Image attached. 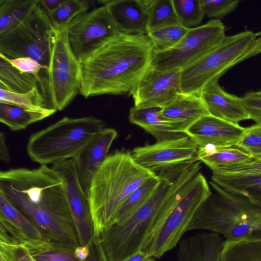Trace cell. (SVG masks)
Masks as SVG:
<instances>
[{
	"mask_svg": "<svg viewBox=\"0 0 261 261\" xmlns=\"http://www.w3.org/2000/svg\"><path fill=\"white\" fill-rule=\"evenodd\" d=\"M205 15L212 19L219 20L235 10L238 0H200Z\"/></svg>",
	"mask_w": 261,
	"mask_h": 261,
	"instance_id": "obj_38",
	"label": "cell"
},
{
	"mask_svg": "<svg viewBox=\"0 0 261 261\" xmlns=\"http://www.w3.org/2000/svg\"><path fill=\"white\" fill-rule=\"evenodd\" d=\"M0 192L39 230L43 240L73 250L80 246L59 171L47 165L2 171Z\"/></svg>",
	"mask_w": 261,
	"mask_h": 261,
	"instance_id": "obj_1",
	"label": "cell"
},
{
	"mask_svg": "<svg viewBox=\"0 0 261 261\" xmlns=\"http://www.w3.org/2000/svg\"><path fill=\"white\" fill-rule=\"evenodd\" d=\"M224 241L212 232L189 236L179 241L177 261H220Z\"/></svg>",
	"mask_w": 261,
	"mask_h": 261,
	"instance_id": "obj_22",
	"label": "cell"
},
{
	"mask_svg": "<svg viewBox=\"0 0 261 261\" xmlns=\"http://www.w3.org/2000/svg\"><path fill=\"white\" fill-rule=\"evenodd\" d=\"M40 0H0V36L21 23Z\"/></svg>",
	"mask_w": 261,
	"mask_h": 261,
	"instance_id": "obj_29",
	"label": "cell"
},
{
	"mask_svg": "<svg viewBox=\"0 0 261 261\" xmlns=\"http://www.w3.org/2000/svg\"><path fill=\"white\" fill-rule=\"evenodd\" d=\"M37 79L11 64L0 53V89L16 93H26L38 87Z\"/></svg>",
	"mask_w": 261,
	"mask_h": 261,
	"instance_id": "obj_27",
	"label": "cell"
},
{
	"mask_svg": "<svg viewBox=\"0 0 261 261\" xmlns=\"http://www.w3.org/2000/svg\"><path fill=\"white\" fill-rule=\"evenodd\" d=\"M189 29L181 24L172 25L150 31L147 35L152 44L153 52H161L176 45Z\"/></svg>",
	"mask_w": 261,
	"mask_h": 261,
	"instance_id": "obj_33",
	"label": "cell"
},
{
	"mask_svg": "<svg viewBox=\"0 0 261 261\" xmlns=\"http://www.w3.org/2000/svg\"><path fill=\"white\" fill-rule=\"evenodd\" d=\"M188 163L159 173L161 181L150 197L123 222L99 235L108 261H124L142 250L169 216L190 181L181 176Z\"/></svg>",
	"mask_w": 261,
	"mask_h": 261,
	"instance_id": "obj_3",
	"label": "cell"
},
{
	"mask_svg": "<svg viewBox=\"0 0 261 261\" xmlns=\"http://www.w3.org/2000/svg\"><path fill=\"white\" fill-rule=\"evenodd\" d=\"M251 161L213 171V175L242 177L261 175V155H252Z\"/></svg>",
	"mask_w": 261,
	"mask_h": 261,
	"instance_id": "obj_37",
	"label": "cell"
},
{
	"mask_svg": "<svg viewBox=\"0 0 261 261\" xmlns=\"http://www.w3.org/2000/svg\"><path fill=\"white\" fill-rule=\"evenodd\" d=\"M261 53V30L226 36L214 50L181 72L182 93L197 94L237 64Z\"/></svg>",
	"mask_w": 261,
	"mask_h": 261,
	"instance_id": "obj_7",
	"label": "cell"
},
{
	"mask_svg": "<svg viewBox=\"0 0 261 261\" xmlns=\"http://www.w3.org/2000/svg\"><path fill=\"white\" fill-rule=\"evenodd\" d=\"M16 261H36L30 254L23 244H12Z\"/></svg>",
	"mask_w": 261,
	"mask_h": 261,
	"instance_id": "obj_43",
	"label": "cell"
},
{
	"mask_svg": "<svg viewBox=\"0 0 261 261\" xmlns=\"http://www.w3.org/2000/svg\"><path fill=\"white\" fill-rule=\"evenodd\" d=\"M261 93V90L259 91Z\"/></svg>",
	"mask_w": 261,
	"mask_h": 261,
	"instance_id": "obj_49",
	"label": "cell"
},
{
	"mask_svg": "<svg viewBox=\"0 0 261 261\" xmlns=\"http://www.w3.org/2000/svg\"><path fill=\"white\" fill-rule=\"evenodd\" d=\"M65 0H40V4L48 14L55 12Z\"/></svg>",
	"mask_w": 261,
	"mask_h": 261,
	"instance_id": "obj_45",
	"label": "cell"
},
{
	"mask_svg": "<svg viewBox=\"0 0 261 261\" xmlns=\"http://www.w3.org/2000/svg\"><path fill=\"white\" fill-rule=\"evenodd\" d=\"M5 58L18 70L35 76L38 80L41 92L42 82L40 74H42L47 89V76L42 65L35 60L30 57L9 58L3 55Z\"/></svg>",
	"mask_w": 261,
	"mask_h": 261,
	"instance_id": "obj_40",
	"label": "cell"
},
{
	"mask_svg": "<svg viewBox=\"0 0 261 261\" xmlns=\"http://www.w3.org/2000/svg\"><path fill=\"white\" fill-rule=\"evenodd\" d=\"M162 114L180 133L186 130L202 117L210 115L199 95L180 93L168 106L162 109Z\"/></svg>",
	"mask_w": 261,
	"mask_h": 261,
	"instance_id": "obj_21",
	"label": "cell"
},
{
	"mask_svg": "<svg viewBox=\"0 0 261 261\" xmlns=\"http://www.w3.org/2000/svg\"><path fill=\"white\" fill-rule=\"evenodd\" d=\"M151 0H100L120 32L147 35L148 9Z\"/></svg>",
	"mask_w": 261,
	"mask_h": 261,
	"instance_id": "obj_19",
	"label": "cell"
},
{
	"mask_svg": "<svg viewBox=\"0 0 261 261\" xmlns=\"http://www.w3.org/2000/svg\"><path fill=\"white\" fill-rule=\"evenodd\" d=\"M153 53L147 35L120 33L81 62L79 93L86 98L130 94L149 66Z\"/></svg>",
	"mask_w": 261,
	"mask_h": 261,
	"instance_id": "obj_2",
	"label": "cell"
},
{
	"mask_svg": "<svg viewBox=\"0 0 261 261\" xmlns=\"http://www.w3.org/2000/svg\"><path fill=\"white\" fill-rule=\"evenodd\" d=\"M117 136L115 129L102 128L73 159L80 184L88 196L92 179Z\"/></svg>",
	"mask_w": 261,
	"mask_h": 261,
	"instance_id": "obj_16",
	"label": "cell"
},
{
	"mask_svg": "<svg viewBox=\"0 0 261 261\" xmlns=\"http://www.w3.org/2000/svg\"><path fill=\"white\" fill-rule=\"evenodd\" d=\"M180 24L190 29L200 24L205 13L200 0H172Z\"/></svg>",
	"mask_w": 261,
	"mask_h": 261,
	"instance_id": "obj_36",
	"label": "cell"
},
{
	"mask_svg": "<svg viewBox=\"0 0 261 261\" xmlns=\"http://www.w3.org/2000/svg\"><path fill=\"white\" fill-rule=\"evenodd\" d=\"M74 254L76 258L80 260H84L89 254V248L87 246L80 245L74 250Z\"/></svg>",
	"mask_w": 261,
	"mask_h": 261,
	"instance_id": "obj_48",
	"label": "cell"
},
{
	"mask_svg": "<svg viewBox=\"0 0 261 261\" xmlns=\"http://www.w3.org/2000/svg\"><path fill=\"white\" fill-rule=\"evenodd\" d=\"M252 159V155L239 148L213 145L198 147L197 155V160L204 163L212 171L219 168L246 163Z\"/></svg>",
	"mask_w": 261,
	"mask_h": 261,
	"instance_id": "obj_24",
	"label": "cell"
},
{
	"mask_svg": "<svg viewBox=\"0 0 261 261\" xmlns=\"http://www.w3.org/2000/svg\"><path fill=\"white\" fill-rule=\"evenodd\" d=\"M181 72L179 69L160 71L149 65L129 94L134 106L163 109L170 105L182 93Z\"/></svg>",
	"mask_w": 261,
	"mask_h": 261,
	"instance_id": "obj_14",
	"label": "cell"
},
{
	"mask_svg": "<svg viewBox=\"0 0 261 261\" xmlns=\"http://www.w3.org/2000/svg\"><path fill=\"white\" fill-rule=\"evenodd\" d=\"M162 108L133 107L129 110L130 122L151 134L157 140L162 141L187 135L179 132L163 117Z\"/></svg>",
	"mask_w": 261,
	"mask_h": 261,
	"instance_id": "obj_23",
	"label": "cell"
},
{
	"mask_svg": "<svg viewBox=\"0 0 261 261\" xmlns=\"http://www.w3.org/2000/svg\"><path fill=\"white\" fill-rule=\"evenodd\" d=\"M54 30L39 3L21 23L0 36V53L11 59L30 57L35 60L47 76Z\"/></svg>",
	"mask_w": 261,
	"mask_h": 261,
	"instance_id": "obj_8",
	"label": "cell"
},
{
	"mask_svg": "<svg viewBox=\"0 0 261 261\" xmlns=\"http://www.w3.org/2000/svg\"><path fill=\"white\" fill-rule=\"evenodd\" d=\"M198 146L186 135L134 148L137 164L156 174L180 165L197 161Z\"/></svg>",
	"mask_w": 261,
	"mask_h": 261,
	"instance_id": "obj_13",
	"label": "cell"
},
{
	"mask_svg": "<svg viewBox=\"0 0 261 261\" xmlns=\"http://www.w3.org/2000/svg\"><path fill=\"white\" fill-rule=\"evenodd\" d=\"M252 155H261V125L246 127L244 136L236 146Z\"/></svg>",
	"mask_w": 261,
	"mask_h": 261,
	"instance_id": "obj_39",
	"label": "cell"
},
{
	"mask_svg": "<svg viewBox=\"0 0 261 261\" xmlns=\"http://www.w3.org/2000/svg\"><path fill=\"white\" fill-rule=\"evenodd\" d=\"M124 261H155V258L146 252L141 250Z\"/></svg>",
	"mask_w": 261,
	"mask_h": 261,
	"instance_id": "obj_47",
	"label": "cell"
},
{
	"mask_svg": "<svg viewBox=\"0 0 261 261\" xmlns=\"http://www.w3.org/2000/svg\"><path fill=\"white\" fill-rule=\"evenodd\" d=\"M212 181L225 190L243 196L261 206V175L221 177L212 175Z\"/></svg>",
	"mask_w": 261,
	"mask_h": 261,
	"instance_id": "obj_26",
	"label": "cell"
},
{
	"mask_svg": "<svg viewBox=\"0 0 261 261\" xmlns=\"http://www.w3.org/2000/svg\"><path fill=\"white\" fill-rule=\"evenodd\" d=\"M160 181L156 174L132 192L118 207L113 224L121 223L135 213L150 197Z\"/></svg>",
	"mask_w": 261,
	"mask_h": 261,
	"instance_id": "obj_28",
	"label": "cell"
},
{
	"mask_svg": "<svg viewBox=\"0 0 261 261\" xmlns=\"http://www.w3.org/2000/svg\"><path fill=\"white\" fill-rule=\"evenodd\" d=\"M241 99L249 113L250 119L261 125V93L259 91L248 92Z\"/></svg>",
	"mask_w": 261,
	"mask_h": 261,
	"instance_id": "obj_41",
	"label": "cell"
},
{
	"mask_svg": "<svg viewBox=\"0 0 261 261\" xmlns=\"http://www.w3.org/2000/svg\"><path fill=\"white\" fill-rule=\"evenodd\" d=\"M156 175L137 164L130 152L116 150L108 155L88 194L95 236L113 223L117 210L127 196Z\"/></svg>",
	"mask_w": 261,
	"mask_h": 261,
	"instance_id": "obj_4",
	"label": "cell"
},
{
	"mask_svg": "<svg viewBox=\"0 0 261 261\" xmlns=\"http://www.w3.org/2000/svg\"><path fill=\"white\" fill-rule=\"evenodd\" d=\"M0 159L5 163H8L10 159L5 135L3 132L0 133Z\"/></svg>",
	"mask_w": 261,
	"mask_h": 261,
	"instance_id": "obj_46",
	"label": "cell"
},
{
	"mask_svg": "<svg viewBox=\"0 0 261 261\" xmlns=\"http://www.w3.org/2000/svg\"><path fill=\"white\" fill-rule=\"evenodd\" d=\"M81 81V62L71 49L67 29L55 28L47 72V94L51 107L64 109L80 92Z\"/></svg>",
	"mask_w": 261,
	"mask_h": 261,
	"instance_id": "obj_10",
	"label": "cell"
},
{
	"mask_svg": "<svg viewBox=\"0 0 261 261\" xmlns=\"http://www.w3.org/2000/svg\"><path fill=\"white\" fill-rule=\"evenodd\" d=\"M89 254L88 257L83 261H108L102 248L99 237L94 236L89 244Z\"/></svg>",
	"mask_w": 261,
	"mask_h": 261,
	"instance_id": "obj_42",
	"label": "cell"
},
{
	"mask_svg": "<svg viewBox=\"0 0 261 261\" xmlns=\"http://www.w3.org/2000/svg\"><path fill=\"white\" fill-rule=\"evenodd\" d=\"M61 174L67 201L80 245L87 246L95 236L88 196L80 184L73 159L54 164L51 166Z\"/></svg>",
	"mask_w": 261,
	"mask_h": 261,
	"instance_id": "obj_15",
	"label": "cell"
},
{
	"mask_svg": "<svg viewBox=\"0 0 261 261\" xmlns=\"http://www.w3.org/2000/svg\"><path fill=\"white\" fill-rule=\"evenodd\" d=\"M223 23L211 19L190 28L184 37L171 48L153 53L150 66L160 71L183 69L215 49L225 37Z\"/></svg>",
	"mask_w": 261,
	"mask_h": 261,
	"instance_id": "obj_11",
	"label": "cell"
},
{
	"mask_svg": "<svg viewBox=\"0 0 261 261\" xmlns=\"http://www.w3.org/2000/svg\"><path fill=\"white\" fill-rule=\"evenodd\" d=\"M246 127L210 115L204 116L188 128L185 134L198 147L207 145L233 147L244 136Z\"/></svg>",
	"mask_w": 261,
	"mask_h": 261,
	"instance_id": "obj_17",
	"label": "cell"
},
{
	"mask_svg": "<svg viewBox=\"0 0 261 261\" xmlns=\"http://www.w3.org/2000/svg\"><path fill=\"white\" fill-rule=\"evenodd\" d=\"M199 96L209 114L213 117L234 124L250 119L241 97L226 92L220 86L218 81L206 85Z\"/></svg>",
	"mask_w": 261,
	"mask_h": 261,
	"instance_id": "obj_18",
	"label": "cell"
},
{
	"mask_svg": "<svg viewBox=\"0 0 261 261\" xmlns=\"http://www.w3.org/2000/svg\"><path fill=\"white\" fill-rule=\"evenodd\" d=\"M220 261H261V240H225Z\"/></svg>",
	"mask_w": 261,
	"mask_h": 261,
	"instance_id": "obj_30",
	"label": "cell"
},
{
	"mask_svg": "<svg viewBox=\"0 0 261 261\" xmlns=\"http://www.w3.org/2000/svg\"><path fill=\"white\" fill-rule=\"evenodd\" d=\"M66 29L71 49L80 62L121 33L103 5L77 15Z\"/></svg>",
	"mask_w": 261,
	"mask_h": 261,
	"instance_id": "obj_12",
	"label": "cell"
},
{
	"mask_svg": "<svg viewBox=\"0 0 261 261\" xmlns=\"http://www.w3.org/2000/svg\"><path fill=\"white\" fill-rule=\"evenodd\" d=\"M43 240L39 230L0 192V241L12 244Z\"/></svg>",
	"mask_w": 261,
	"mask_h": 261,
	"instance_id": "obj_20",
	"label": "cell"
},
{
	"mask_svg": "<svg viewBox=\"0 0 261 261\" xmlns=\"http://www.w3.org/2000/svg\"><path fill=\"white\" fill-rule=\"evenodd\" d=\"M105 125L103 121L92 116L63 117L30 136L28 154L40 165L73 159Z\"/></svg>",
	"mask_w": 261,
	"mask_h": 261,
	"instance_id": "obj_6",
	"label": "cell"
},
{
	"mask_svg": "<svg viewBox=\"0 0 261 261\" xmlns=\"http://www.w3.org/2000/svg\"><path fill=\"white\" fill-rule=\"evenodd\" d=\"M36 261H81L74 250L60 244L39 240L23 243Z\"/></svg>",
	"mask_w": 261,
	"mask_h": 261,
	"instance_id": "obj_31",
	"label": "cell"
},
{
	"mask_svg": "<svg viewBox=\"0 0 261 261\" xmlns=\"http://www.w3.org/2000/svg\"><path fill=\"white\" fill-rule=\"evenodd\" d=\"M0 261H16L11 243L0 241Z\"/></svg>",
	"mask_w": 261,
	"mask_h": 261,
	"instance_id": "obj_44",
	"label": "cell"
},
{
	"mask_svg": "<svg viewBox=\"0 0 261 261\" xmlns=\"http://www.w3.org/2000/svg\"><path fill=\"white\" fill-rule=\"evenodd\" d=\"M180 24L172 0H151L148 9L147 33L172 25Z\"/></svg>",
	"mask_w": 261,
	"mask_h": 261,
	"instance_id": "obj_32",
	"label": "cell"
},
{
	"mask_svg": "<svg viewBox=\"0 0 261 261\" xmlns=\"http://www.w3.org/2000/svg\"><path fill=\"white\" fill-rule=\"evenodd\" d=\"M210 183L214 192L197 210L187 231L208 230L232 241L261 240V206Z\"/></svg>",
	"mask_w": 261,
	"mask_h": 261,
	"instance_id": "obj_5",
	"label": "cell"
},
{
	"mask_svg": "<svg viewBox=\"0 0 261 261\" xmlns=\"http://www.w3.org/2000/svg\"><path fill=\"white\" fill-rule=\"evenodd\" d=\"M0 103L28 109L50 108L45 97L36 87L26 93H16L0 89Z\"/></svg>",
	"mask_w": 261,
	"mask_h": 261,
	"instance_id": "obj_34",
	"label": "cell"
},
{
	"mask_svg": "<svg viewBox=\"0 0 261 261\" xmlns=\"http://www.w3.org/2000/svg\"><path fill=\"white\" fill-rule=\"evenodd\" d=\"M57 111L53 108L32 110L0 103V121L11 130L17 131L51 116Z\"/></svg>",
	"mask_w": 261,
	"mask_h": 261,
	"instance_id": "obj_25",
	"label": "cell"
},
{
	"mask_svg": "<svg viewBox=\"0 0 261 261\" xmlns=\"http://www.w3.org/2000/svg\"><path fill=\"white\" fill-rule=\"evenodd\" d=\"M206 179L199 172L191 180L181 199L165 222L142 250L160 258L175 247L199 208L211 196Z\"/></svg>",
	"mask_w": 261,
	"mask_h": 261,
	"instance_id": "obj_9",
	"label": "cell"
},
{
	"mask_svg": "<svg viewBox=\"0 0 261 261\" xmlns=\"http://www.w3.org/2000/svg\"><path fill=\"white\" fill-rule=\"evenodd\" d=\"M89 8L88 1L65 0L57 10L48 15L55 28H66L75 17L86 12Z\"/></svg>",
	"mask_w": 261,
	"mask_h": 261,
	"instance_id": "obj_35",
	"label": "cell"
}]
</instances>
